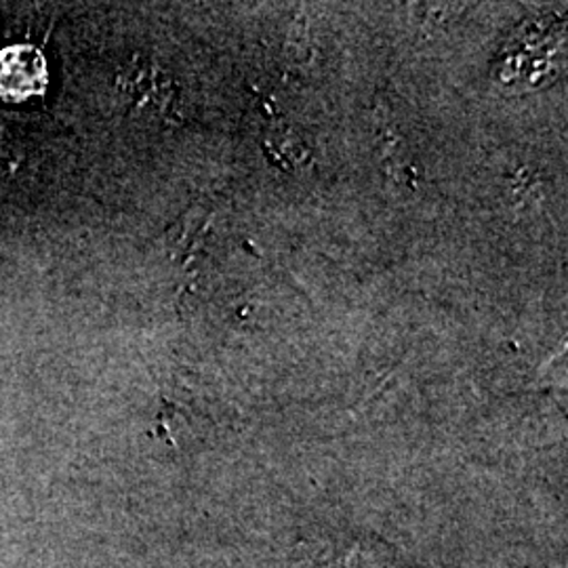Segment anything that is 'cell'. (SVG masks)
<instances>
[{"mask_svg": "<svg viewBox=\"0 0 568 568\" xmlns=\"http://www.w3.org/2000/svg\"><path fill=\"white\" fill-rule=\"evenodd\" d=\"M119 91L122 102L131 112L152 116L166 114L175 98V87L171 79L154 63L145 60L133 61L122 72L119 77Z\"/></svg>", "mask_w": 568, "mask_h": 568, "instance_id": "1", "label": "cell"}, {"mask_svg": "<svg viewBox=\"0 0 568 568\" xmlns=\"http://www.w3.org/2000/svg\"><path fill=\"white\" fill-rule=\"evenodd\" d=\"M209 230V217L201 209H192L187 215H183L182 222L175 225L171 232L173 239V253L178 255L180 251H192V246L199 243L201 234Z\"/></svg>", "mask_w": 568, "mask_h": 568, "instance_id": "2", "label": "cell"}, {"mask_svg": "<svg viewBox=\"0 0 568 568\" xmlns=\"http://www.w3.org/2000/svg\"><path fill=\"white\" fill-rule=\"evenodd\" d=\"M267 145H274L281 152L284 161H288L291 164H305L307 152H305L302 142H297L295 138L283 135V138H278V140H274V143H267Z\"/></svg>", "mask_w": 568, "mask_h": 568, "instance_id": "3", "label": "cell"}]
</instances>
